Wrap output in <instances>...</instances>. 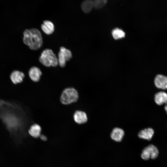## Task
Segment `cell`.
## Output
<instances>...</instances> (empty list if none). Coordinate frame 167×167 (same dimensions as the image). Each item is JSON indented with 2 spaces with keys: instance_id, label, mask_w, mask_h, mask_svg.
Wrapping results in <instances>:
<instances>
[{
  "instance_id": "cell-1",
  "label": "cell",
  "mask_w": 167,
  "mask_h": 167,
  "mask_svg": "<svg viewBox=\"0 0 167 167\" xmlns=\"http://www.w3.org/2000/svg\"><path fill=\"white\" fill-rule=\"evenodd\" d=\"M24 43L31 49L36 50L42 45L43 40L41 32L36 28L26 29L23 32Z\"/></svg>"
},
{
  "instance_id": "cell-2",
  "label": "cell",
  "mask_w": 167,
  "mask_h": 167,
  "mask_svg": "<svg viewBox=\"0 0 167 167\" xmlns=\"http://www.w3.org/2000/svg\"><path fill=\"white\" fill-rule=\"evenodd\" d=\"M39 61L46 67H55L58 64V58L53 51L50 49H44L39 58Z\"/></svg>"
},
{
  "instance_id": "cell-3",
  "label": "cell",
  "mask_w": 167,
  "mask_h": 167,
  "mask_svg": "<svg viewBox=\"0 0 167 167\" xmlns=\"http://www.w3.org/2000/svg\"><path fill=\"white\" fill-rule=\"evenodd\" d=\"M78 98L77 91L73 88H68L62 91L60 96V101L62 104L67 105L76 102Z\"/></svg>"
},
{
  "instance_id": "cell-4",
  "label": "cell",
  "mask_w": 167,
  "mask_h": 167,
  "mask_svg": "<svg viewBox=\"0 0 167 167\" xmlns=\"http://www.w3.org/2000/svg\"><path fill=\"white\" fill-rule=\"evenodd\" d=\"M72 57V54L71 51L64 47H61L58 53V64L62 67H64L66 61H68Z\"/></svg>"
},
{
  "instance_id": "cell-5",
  "label": "cell",
  "mask_w": 167,
  "mask_h": 167,
  "mask_svg": "<svg viewBox=\"0 0 167 167\" xmlns=\"http://www.w3.org/2000/svg\"><path fill=\"white\" fill-rule=\"evenodd\" d=\"M158 153L157 148L153 145L150 144L143 149L141 157L143 159L145 160L150 158L155 159L158 156Z\"/></svg>"
},
{
  "instance_id": "cell-6",
  "label": "cell",
  "mask_w": 167,
  "mask_h": 167,
  "mask_svg": "<svg viewBox=\"0 0 167 167\" xmlns=\"http://www.w3.org/2000/svg\"><path fill=\"white\" fill-rule=\"evenodd\" d=\"M25 77V75L22 72L18 70L13 71L10 75V79L12 83L16 84L21 83Z\"/></svg>"
},
{
  "instance_id": "cell-7",
  "label": "cell",
  "mask_w": 167,
  "mask_h": 167,
  "mask_svg": "<svg viewBox=\"0 0 167 167\" xmlns=\"http://www.w3.org/2000/svg\"><path fill=\"white\" fill-rule=\"evenodd\" d=\"M154 84L158 88L165 90L167 89V77L162 75H158L154 79Z\"/></svg>"
},
{
  "instance_id": "cell-8",
  "label": "cell",
  "mask_w": 167,
  "mask_h": 167,
  "mask_svg": "<svg viewBox=\"0 0 167 167\" xmlns=\"http://www.w3.org/2000/svg\"><path fill=\"white\" fill-rule=\"evenodd\" d=\"M42 75L40 69L36 66L32 67L28 71V75L30 79L33 82L39 81Z\"/></svg>"
},
{
  "instance_id": "cell-9",
  "label": "cell",
  "mask_w": 167,
  "mask_h": 167,
  "mask_svg": "<svg viewBox=\"0 0 167 167\" xmlns=\"http://www.w3.org/2000/svg\"><path fill=\"white\" fill-rule=\"evenodd\" d=\"M73 118L75 122L79 124L86 123L88 120L86 113L80 110H77L74 113Z\"/></svg>"
},
{
  "instance_id": "cell-10",
  "label": "cell",
  "mask_w": 167,
  "mask_h": 167,
  "mask_svg": "<svg viewBox=\"0 0 167 167\" xmlns=\"http://www.w3.org/2000/svg\"><path fill=\"white\" fill-rule=\"evenodd\" d=\"M41 127L40 125L37 123H33L30 126L28 133L32 137L37 138L41 135Z\"/></svg>"
},
{
  "instance_id": "cell-11",
  "label": "cell",
  "mask_w": 167,
  "mask_h": 167,
  "mask_svg": "<svg viewBox=\"0 0 167 167\" xmlns=\"http://www.w3.org/2000/svg\"><path fill=\"white\" fill-rule=\"evenodd\" d=\"M43 31L47 35L52 34L54 31V26L53 23L49 20H45L41 26Z\"/></svg>"
},
{
  "instance_id": "cell-12",
  "label": "cell",
  "mask_w": 167,
  "mask_h": 167,
  "mask_svg": "<svg viewBox=\"0 0 167 167\" xmlns=\"http://www.w3.org/2000/svg\"><path fill=\"white\" fill-rule=\"evenodd\" d=\"M123 130L119 128L116 127L113 130L111 134V138L117 142L121 141L124 135Z\"/></svg>"
},
{
  "instance_id": "cell-13",
  "label": "cell",
  "mask_w": 167,
  "mask_h": 167,
  "mask_svg": "<svg viewBox=\"0 0 167 167\" xmlns=\"http://www.w3.org/2000/svg\"><path fill=\"white\" fill-rule=\"evenodd\" d=\"M154 100L156 103L161 105L167 103V94L165 92L161 91L155 95Z\"/></svg>"
},
{
  "instance_id": "cell-14",
  "label": "cell",
  "mask_w": 167,
  "mask_h": 167,
  "mask_svg": "<svg viewBox=\"0 0 167 167\" xmlns=\"http://www.w3.org/2000/svg\"><path fill=\"white\" fill-rule=\"evenodd\" d=\"M154 134L153 130L150 128L140 131L138 134L139 138L148 140H151Z\"/></svg>"
},
{
  "instance_id": "cell-15",
  "label": "cell",
  "mask_w": 167,
  "mask_h": 167,
  "mask_svg": "<svg viewBox=\"0 0 167 167\" xmlns=\"http://www.w3.org/2000/svg\"><path fill=\"white\" fill-rule=\"evenodd\" d=\"M93 7L92 0H85L82 2L81 5L82 10L85 13L90 12Z\"/></svg>"
},
{
  "instance_id": "cell-16",
  "label": "cell",
  "mask_w": 167,
  "mask_h": 167,
  "mask_svg": "<svg viewBox=\"0 0 167 167\" xmlns=\"http://www.w3.org/2000/svg\"><path fill=\"white\" fill-rule=\"evenodd\" d=\"M112 34L113 38L116 40L123 38L125 36V32L119 28L113 29L112 31Z\"/></svg>"
},
{
  "instance_id": "cell-17",
  "label": "cell",
  "mask_w": 167,
  "mask_h": 167,
  "mask_svg": "<svg viewBox=\"0 0 167 167\" xmlns=\"http://www.w3.org/2000/svg\"><path fill=\"white\" fill-rule=\"evenodd\" d=\"M93 8L99 9L103 7L107 3V0H92Z\"/></svg>"
},
{
  "instance_id": "cell-18",
  "label": "cell",
  "mask_w": 167,
  "mask_h": 167,
  "mask_svg": "<svg viewBox=\"0 0 167 167\" xmlns=\"http://www.w3.org/2000/svg\"><path fill=\"white\" fill-rule=\"evenodd\" d=\"M39 137L41 140L44 141H45L47 140V137L43 134H41Z\"/></svg>"
},
{
  "instance_id": "cell-19",
  "label": "cell",
  "mask_w": 167,
  "mask_h": 167,
  "mask_svg": "<svg viewBox=\"0 0 167 167\" xmlns=\"http://www.w3.org/2000/svg\"><path fill=\"white\" fill-rule=\"evenodd\" d=\"M165 109L167 114V103L166 104V105L165 106Z\"/></svg>"
}]
</instances>
